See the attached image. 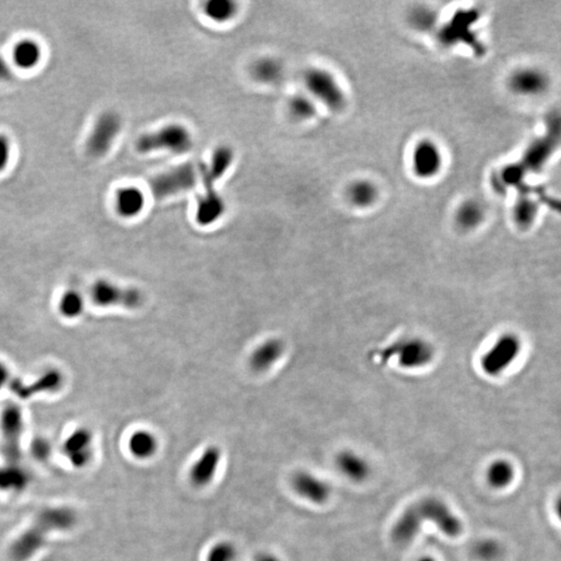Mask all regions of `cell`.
Wrapping results in <instances>:
<instances>
[{
  "label": "cell",
  "instance_id": "6da1fadb",
  "mask_svg": "<svg viewBox=\"0 0 561 561\" xmlns=\"http://www.w3.org/2000/svg\"><path fill=\"white\" fill-rule=\"evenodd\" d=\"M424 521L433 522L451 538L457 536L462 530V522L443 501L426 498L415 503L400 515L392 528V540L396 544H408L417 535Z\"/></svg>",
  "mask_w": 561,
  "mask_h": 561
},
{
  "label": "cell",
  "instance_id": "7a4b0ae2",
  "mask_svg": "<svg viewBox=\"0 0 561 561\" xmlns=\"http://www.w3.org/2000/svg\"><path fill=\"white\" fill-rule=\"evenodd\" d=\"M192 133L181 124H168L154 132L141 135L137 141V151L151 153L155 151H170L182 154L193 147Z\"/></svg>",
  "mask_w": 561,
  "mask_h": 561
},
{
  "label": "cell",
  "instance_id": "3957f363",
  "mask_svg": "<svg viewBox=\"0 0 561 561\" xmlns=\"http://www.w3.org/2000/svg\"><path fill=\"white\" fill-rule=\"evenodd\" d=\"M200 177V170L193 164H183L157 175L150 182L151 192L156 199H164L194 188Z\"/></svg>",
  "mask_w": 561,
  "mask_h": 561
},
{
  "label": "cell",
  "instance_id": "277c9868",
  "mask_svg": "<svg viewBox=\"0 0 561 561\" xmlns=\"http://www.w3.org/2000/svg\"><path fill=\"white\" fill-rule=\"evenodd\" d=\"M304 78L309 92L326 108L334 112L344 108L346 102L344 92L331 72L313 68L306 72Z\"/></svg>",
  "mask_w": 561,
  "mask_h": 561
},
{
  "label": "cell",
  "instance_id": "5b68a950",
  "mask_svg": "<svg viewBox=\"0 0 561 561\" xmlns=\"http://www.w3.org/2000/svg\"><path fill=\"white\" fill-rule=\"evenodd\" d=\"M121 129L122 118L118 112L112 110L102 112L86 139L88 153L97 158L106 155L120 135Z\"/></svg>",
  "mask_w": 561,
  "mask_h": 561
},
{
  "label": "cell",
  "instance_id": "8992f818",
  "mask_svg": "<svg viewBox=\"0 0 561 561\" xmlns=\"http://www.w3.org/2000/svg\"><path fill=\"white\" fill-rule=\"evenodd\" d=\"M520 351L521 342L519 339L513 335H504L484 353L482 368L488 375H499L515 361Z\"/></svg>",
  "mask_w": 561,
  "mask_h": 561
},
{
  "label": "cell",
  "instance_id": "52a82bcc",
  "mask_svg": "<svg viewBox=\"0 0 561 561\" xmlns=\"http://www.w3.org/2000/svg\"><path fill=\"white\" fill-rule=\"evenodd\" d=\"M393 355L402 367L415 369L427 365L433 359V351L426 341L414 338L396 343L384 351V359Z\"/></svg>",
  "mask_w": 561,
  "mask_h": 561
},
{
  "label": "cell",
  "instance_id": "ba28073f",
  "mask_svg": "<svg viewBox=\"0 0 561 561\" xmlns=\"http://www.w3.org/2000/svg\"><path fill=\"white\" fill-rule=\"evenodd\" d=\"M441 148L433 139H421L412 153V170L415 176L422 180L435 178L443 168Z\"/></svg>",
  "mask_w": 561,
  "mask_h": 561
},
{
  "label": "cell",
  "instance_id": "9c48e42d",
  "mask_svg": "<svg viewBox=\"0 0 561 561\" xmlns=\"http://www.w3.org/2000/svg\"><path fill=\"white\" fill-rule=\"evenodd\" d=\"M92 297L94 303L101 307L122 305L126 308H137L143 303V295L137 289L121 288L106 279L94 284Z\"/></svg>",
  "mask_w": 561,
  "mask_h": 561
},
{
  "label": "cell",
  "instance_id": "30bf717a",
  "mask_svg": "<svg viewBox=\"0 0 561 561\" xmlns=\"http://www.w3.org/2000/svg\"><path fill=\"white\" fill-rule=\"evenodd\" d=\"M550 86L547 74L534 67H525L513 72L509 79V86L515 95L536 97L546 92Z\"/></svg>",
  "mask_w": 561,
  "mask_h": 561
},
{
  "label": "cell",
  "instance_id": "8fae6325",
  "mask_svg": "<svg viewBox=\"0 0 561 561\" xmlns=\"http://www.w3.org/2000/svg\"><path fill=\"white\" fill-rule=\"evenodd\" d=\"M223 454L221 448L208 446L193 464L190 470V480L197 488L209 486L217 476Z\"/></svg>",
  "mask_w": 561,
  "mask_h": 561
},
{
  "label": "cell",
  "instance_id": "7c38bea8",
  "mask_svg": "<svg viewBox=\"0 0 561 561\" xmlns=\"http://www.w3.org/2000/svg\"><path fill=\"white\" fill-rule=\"evenodd\" d=\"M293 491L302 498L314 504H322L330 498L331 489L322 478L311 472L301 470L291 478Z\"/></svg>",
  "mask_w": 561,
  "mask_h": 561
},
{
  "label": "cell",
  "instance_id": "4fadbf2b",
  "mask_svg": "<svg viewBox=\"0 0 561 561\" xmlns=\"http://www.w3.org/2000/svg\"><path fill=\"white\" fill-rule=\"evenodd\" d=\"M0 429L3 435V448L13 460L19 453L20 439L23 431V417L17 406H8L0 418Z\"/></svg>",
  "mask_w": 561,
  "mask_h": 561
},
{
  "label": "cell",
  "instance_id": "5bb4252c",
  "mask_svg": "<svg viewBox=\"0 0 561 561\" xmlns=\"http://www.w3.org/2000/svg\"><path fill=\"white\" fill-rule=\"evenodd\" d=\"M233 161L234 151L229 146H219L217 148L208 166L200 168V176H202L205 188L213 190L215 183L227 173Z\"/></svg>",
  "mask_w": 561,
  "mask_h": 561
},
{
  "label": "cell",
  "instance_id": "9a60e30c",
  "mask_svg": "<svg viewBox=\"0 0 561 561\" xmlns=\"http://www.w3.org/2000/svg\"><path fill=\"white\" fill-rule=\"evenodd\" d=\"M63 450L72 466L76 468L86 466L92 460V437L84 429L74 431L66 440Z\"/></svg>",
  "mask_w": 561,
  "mask_h": 561
},
{
  "label": "cell",
  "instance_id": "2e32d148",
  "mask_svg": "<svg viewBox=\"0 0 561 561\" xmlns=\"http://www.w3.org/2000/svg\"><path fill=\"white\" fill-rule=\"evenodd\" d=\"M285 351V344L281 339L270 338L256 347L250 357V365L256 372L270 369Z\"/></svg>",
  "mask_w": 561,
  "mask_h": 561
},
{
  "label": "cell",
  "instance_id": "e0dca14e",
  "mask_svg": "<svg viewBox=\"0 0 561 561\" xmlns=\"http://www.w3.org/2000/svg\"><path fill=\"white\" fill-rule=\"evenodd\" d=\"M225 210V202L215 188L206 190L197 204V222L201 226L213 225L223 217Z\"/></svg>",
  "mask_w": 561,
  "mask_h": 561
},
{
  "label": "cell",
  "instance_id": "ac0fdd59",
  "mask_svg": "<svg viewBox=\"0 0 561 561\" xmlns=\"http://www.w3.org/2000/svg\"><path fill=\"white\" fill-rule=\"evenodd\" d=\"M145 205V194L139 187H122L117 192L116 209L119 215L125 219H132L141 215Z\"/></svg>",
  "mask_w": 561,
  "mask_h": 561
},
{
  "label": "cell",
  "instance_id": "d6986e66",
  "mask_svg": "<svg viewBox=\"0 0 561 561\" xmlns=\"http://www.w3.org/2000/svg\"><path fill=\"white\" fill-rule=\"evenodd\" d=\"M336 466L343 475L355 482L365 480L370 473L367 462L353 451L340 452L336 458Z\"/></svg>",
  "mask_w": 561,
  "mask_h": 561
},
{
  "label": "cell",
  "instance_id": "ffe728a7",
  "mask_svg": "<svg viewBox=\"0 0 561 561\" xmlns=\"http://www.w3.org/2000/svg\"><path fill=\"white\" fill-rule=\"evenodd\" d=\"M42 47L37 41L32 39L19 41V43L14 47V63L20 69H35L42 61Z\"/></svg>",
  "mask_w": 561,
  "mask_h": 561
},
{
  "label": "cell",
  "instance_id": "44dd1931",
  "mask_svg": "<svg viewBox=\"0 0 561 561\" xmlns=\"http://www.w3.org/2000/svg\"><path fill=\"white\" fill-rule=\"evenodd\" d=\"M347 198L353 206L367 208L377 202L379 190L377 185L367 179H360L349 185Z\"/></svg>",
  "mask_w": 561,
  "mask_h": 561
},
{
  "label": "cell",
  "instance_id": "7402d4cb",
  "mask_svg": "<svg viewBox=\"0 0 561 561\" xmlns=\"http://www.w3.org/2000/svg\"><path fill=\"white\" fill-rule=\"evenodd\" d=\"M128 449L137 460H149L157 452V437L149 431H135L129 439Z\"/></svg>",
  "mask_w": 561,
  "mask_h": 561
},
{
  "label": "cell",
  "instance_id": "603a6c76",
  "mask_svg": "<svg viewBox=\"0 0 561 561\" xmlns=\"http://www.w3.org/2000/svg\"><path fill=\"white\" fill-rule=\"evenodd\" d=\"M484 206L476 200H468L458 207L455 213V222L460 229L469 230L478 228L484 219Z\"/></svg>",
  "mask_w": 561,
  "mask_h": 561
},
{
  "label": "cell",
  "instance_id": "cb8c5ba5",
  "mask_svg": "<svg viewBox=\"0 0 561 561\" xmlns=\"http://www.w3.org/2000/svg\"><path fill=\"white\" fill-rule=\"evenodd\" d=\"M252 73L257 81L265 84L277 83L284 76V66L279 59L263 57L254 63Z\"/></svg>",
  "mask_w": 561,
  "mask_h": 561
},
{
  "label": "cell",
  "instance_id": "d4e9b609",
  "mask_svg": "<svg viewBox=\"0 0 561 561\" xmlns=\"http://www.w3.org/2000/svg\"><path fill=\"white\" fill-rule=\"evenodd\" d=\"M515 478V470L513 464H509L507 460H499L493 462L488 469L489 484L493 488L502 489L509 486Z\"/></svg>",
  "mask_w": 561,
  "mask_h": 561
},
{
  "label": "cell",
  "instance_id": "484cf974",
  "mask_svg": "<svg viewBox=\"0 0 561 561\" xmlns=\"http://www.w3.org/2000/svg\"><path fill=\"white\" fill-rule=\"evenodd\" d=\"M538 206L533 199L528 196L520 197L513 207V219L519 227L527 229L538 217Z\"/></svg>",
  "mask_w": 561,
  "mask_h": 561
},
{
  "label": "cell",
  "instance_id": "4316f807",
  "mask_svg": "<svg viewBox=\"0 0 561 561\" xmlns=\"http://www.w3.org/2000/svg\"><path fill=\"white\" fill-rule=\"evenodd\" d=\"M237 13V3L230 0H211L205 6V14L215 22L229 21Z\"/></svg>",
  "mask_w": 561,
  "mask_h": 561
},
{
  "label": "cell",
  "instance_id": "83f0119b",
  "mask_svg": "<svg viewBox=\"0 0 561 561\" xmlns=\"http://www.w3.org/2000/svg\"><path fill=\"white\" fill-rule=\"evenodd\" d=\"M28 482V478L26 472L21 468H17L15 464L0 469V489L19 491L26 486Z\"/></svg>",
  "mask_w": 561,
  "mask_h": 561
},
{
  "label": "cell",
  "instance_id": "f1b7e54d",
  "mask_svg": "<svg viewBox=\"0 0 561 561\" xmlns=\"http://www.w3.org/2000/svg\"><path fill=\"white\" fill-rule=\"evenodd\" d=\"M289 110L295 119L301 121L310 120L317 112L314 100L306 95L293 96L289 102Z\"/></svg>",
  "mask_w": 561,
  "mask_h": 561
},
{
  "label": "cell",
  "instance_id": "f546056e",
  "mask_svg": "<svg viewBox=\"0 0 561 561\" xmlns=\"http://www.w3.org/2000/svg\"><path fill=\"white\" fill-rule=\"evenodd\" d=\"M59 309L65 317H78L83 311V299L76 291H68L61 297Z\"/></svg>",
  "mask_w": 561,
  "mask_h": 561
},
{
  "label": "cell",
  "instance_id": "4dcf8cb0",
  "mask_svg": "<svg viewBox=\"0 0 561 561\" xmlns=\"http://www.w3.org/2000/svg\"><path fill=\"white\" fill-rule=\"evenodd\" d=\"M238 552L232 542L224 540L211 547L207 553L206 561H236Z\"/></svg>",
  "mask_w": 561,
  "mask_h": 561
},
{
  "label": "cell",
  "instance_id": "1f68e13d",
  "mask_svg": "<svg viewBox=\"0 0 561 561\" xmlns=\"http://www.w3.org/2000/svg\"><path fill=\"white\" fill-rule=\"evenodd\" d=\"M474 556L482 561H494L502 554L500 544L494 540H484L476 542L473 547Z\"/></svg>",
  "mask_w": 561,
  "mask_h": 561
},
{
  "label": "cell",
  "instance_id": "d6a6232c",
  "mask_svg": "<svg viewBox=\"0 0 561 561\" xmlns=\"http://www.w3.org/2000/svg\"><path fill=\"white\" fill-rule=\"evenodd\" d=\"M411 23L419 30H429L435 21V14L429 8H416L410 15Z\"/></svg>",
  "mask_w": 561,
  "mask_h": 561
},
{
  "label": "cell",
  "instance_id": "836d02e7",
  "mask_svg": "<svg viewBox=\"0 0 561 561\" xmlns=\"http://www.w3.org/2000/svg\"><path fill=\"white\" fill-rule=\"evenodd\" d=\"M11 141L7 135H0V173L7 168L11 159Z\"/></svg>",
  "mask_w": 561,
  "mask_h": 561
},
{
  "label": "cell",
  "instance_id": "e575fe53",
  "mask_svg": "<svg viewBox=\"0 0 561 561\" xmlns=\"http://www.w3.org/2000/svg\"><path fill=\"white\" fill-rule=\"evenodd\" d=\"M13 70L8 61L0 55V82L10 81L13 79Z\"/></svg>",
  "mask_w": 561,
  "mask_h": 561
},
{
  "label": "cell",
  "instance_id": "d590c367",
  "mask_svg": "<svg viewBox=\"0 0 561 561\" xmlns=\"http://www.w3.org/2000/svg\"><path fill=\"white\" fill-rule=\"evenodd\" d=\"M49 449L50 448L44 440H39V441L37 440L32 446V452L37 458H45V456H48Z\"/></svg>",
  "mask_w": 561,
  "mask_h": 561
},
{
  "label": "cell",
  "instance_id": "8d00e7d4",
  "mask_svg": "<svg viewBox=\"0 0 561 561\" xmlns=\"http://www.w3.org/2000/svg\"><path fill=\"white\" fill-rule=\"evenodd\" d=\"M254 561H281L279 557L275 556L273 553H261L259 554Z\"/></svg>",
  "mask_w": 561,
  "mask_h": 561
},
{
  "label": "cell",
  "instance_id": "74e56055",
  "mask_svg": "<svg viewBox=\"0 0 561 561\" xmlns=\"http://www.w3.org/2000/svg\"><path fill=\"white\" fill-rule=\"evenodd\" d=\"M6 380H7V371H6V368L0 364V387L5 383Z\"/></svg>",
  "mask_w": 561,
  "mask_h": 561
},
{
  "label": "cell",
  "instance_id": "f35d334b",
  "mask_svg": "<svg viewBox=\"0 0 561 561\" xmlns=\"http://www.w3.org/2000/svg\"><path fill=\"white\" fill-rule=\"evenodd\" d=\"M419 561H435L433 558H429V557H425V558L420 559Z\"/></svg>",
  "mask_w": 561,
  "mask_h": 561
}]
</instances>
